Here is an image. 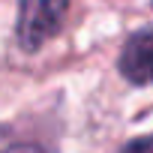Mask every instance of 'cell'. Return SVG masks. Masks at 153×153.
I'll return each mask as SVG.
<instances>
[{
	"label": "cell",
	"mask_w": 153,
	"mask_h": 153,
	"mask_svg": "<svg viewBox=\"0 0 153 153\" xmlns=\"http://www.w3.org/2000/svg\"><path fill=\"white\" fill-rule=\"evenodd\" d=\"M69 0H21L18 15V42L27 51H36L45 39H51L66 15Z\"/></svg>",
	"instance_id": "cell-1"
},
{
	"label": "cell",
	"mask_w": 153,
	"mask_h": 153,
	"mask_svg": "<svg viewBox=\"0 0 153 153\" xmlns=\"http://www.w3.org/2000/svg\"><path fill=\"white\" fill-rule=\"evenodd\" d=\"M120 72L132 84H150L153 81V27L135 33L123 54H120Z\"/></svg>",
	"instance_id": "cell-2"
},
{
	"label": "cell",
	"mask_w": 153,
	"mask_h": 153,
	"mask_svg": "<svg viewBox=\"0 0 153 153\" xmlns=\"http://www.w3.org/2000/svg\"><path fill=\"white\" fill-rule=\"evenodd\" d=\"M123 153H153V138H144V141H135L129 144Z\"/></svg>",
	"instance_id": "cell-3"
},
{
	"label": "cell",
	"mask_w": 153,
	"mask_h": 153,
	"mask_svg": "<svg viewBox=\"0 0 153 153\" xmlns=\"http://www.w3.org/2000/svg\"><path fill=\"white\" fill-rule=\"evenodd\" d=\"M3 153H42V150L33 147V144H15V147H6Z\"/></svg>",
	"instance_id": "cell-4"
}]
</instances>
